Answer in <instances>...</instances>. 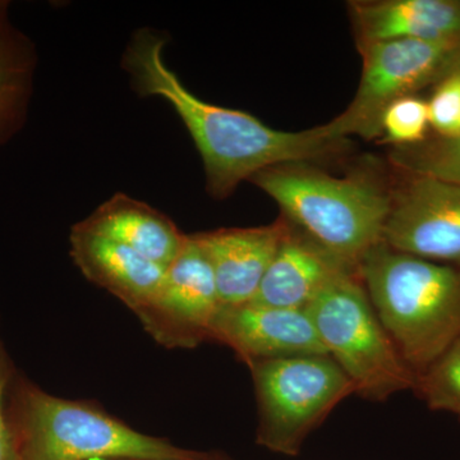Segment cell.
Masks as SVG:
<instances>
[{
	"mask_svg": "<svg viewBox=\"0 0 460 460\" xmlns=\"http://www.w3.org/2000/svg\"><path fill=\"white\" fill-rule=\"evenodd\" d=\"M166 39L150 29L133 35L122 66L142 98L164 99L180 115L198 147L206 189L223 199L243 181L274 166L302 164L337 154L347 146L329 123L301 132L271 128L246 111L210 104L190 93L166 66Z\"/></svg>",
	"mask_w": 460,
	"mask_h": 460,
	"instance_id": "cell-1",
	"label": "cell"
},
{
	"mask_svg": "<svg viewBox=\"0 0 460 460\" xmlns=\"http://www.w3.org/2000/svg\"><path fill=\"white\" fill-rule=\"evenodd\" d=\"M4 410L20 460H199L208 456L136 431L96 402L51 395L17 372L5 392Z\"/></svg>",
	"mask_w": 460,
	"mask_h": 460,
	"instance_id": "cell-2",
	"label": "cell"
},
{
	"mask_svg": "<svg viewBox=\"0 0 460 460\" xmlns=\"http://www.w3.org/2000/svg\"><path fill=\"white\" fill-rule=\"evenodd\" d=\"M358 272L375 313L417 376L460 341V266L399 252L381 241L363 256Z\"/></svg>",
	"mask_w": 460,
	"mask_h": 460,
	"instance_id": "cell-3",
	"label": "cell"
},
{
	"mask_svg": "<svg viewBox=\"0 0 460 460\" xmlns=\"http://www.w3.org/2000/svg\"><path fill=\"white\" fill-rule=\"evenodd\" d=\"M251 181L288 223L353 268L383 241L392 195L367 178L332 177L302 163L266 169Z\"/></svg>",
	"mask_w": 460,
	"mask_h": 460,
	"instance_id": "cell-4",
	"label": "cell"
},
{
	"mask_svg": "<svg viewBox=\"0 0 460 460\" xmlns=\"http://www.w3.org/2000/svg\"><path fill=\"white\" fill-rule=\"evenodd\" d=\"M305 310L326 353L352 381L354 394L384 402L414 390L417 375L375 313L359 272L332 281Z\"/></svg>",
	"mask_w": 460,
	"mask_h": 460,
	"instance_id": "cell-5",
	"label": "cell"
},
{
	"mask_svg": "<svg viewBox=\"0 0 460 460\" xmlns=\"http://www.w3.org/2000/svg\"><path fill=\"white\" fill-rule=\"evenodd\" d=\"M259 422L256 444L296 456L330 413L354 394L349 377L329 354L270 359L248 366Z\"/></svg>",
	"mask_w": 460,
	"mask_h": 460,
	"instance_id": "cell-6",
	"label": "cell"
},
{
	"mask_svg": "<svg viewBox=\"0 0 460 460\" xmlns=\"http://www.w3.org/2000/svg\"><path fill=\"white\" fill-rule=\"evenodd\" d=\"M363 57L361 81L356 95L329 123L341 138L358 135L366 140L381 136V118L395 100L414 95L438 84L449 72L460 50L458 42L394 39L358 45Z\"/></svg>",
	"mask_w": 460,
	"mask_h": 460,
	"instance_id": "cell-7",
	"label": "cell"
},
{
	"mask_svg": "<svg viewBox=\"0 0 460 460\" xmlns=\"http://www.w3.org/2000/svg\"><path fill=\"white\" fill-rule=\"evenodd\" d=\"M219 305L210 261L195 235L187 234L180 255L166 268L155 298L136 316L157 344L192 349L208 341Z\"/></svg>",
	"mask_w": 460,
	"mask_h": 460,
	"instance_id": "cell-8",
	"label": "cell"
},
{
	"mask_svg": "<svg viewBox=\"0 0 460 460\" xmlns=\"http://www.w3.org/2000/svg\"><path fill=\"white\" fill-rule=\"evenodd\" d=\"M383 242L399 252L460 266V183L405 172L392 192Z\"/></svg>",
	"mask_w": 460,
	"mask_h": 460,
	"instance_id": "cell-9",
	"label": "cell"
},
{
	"mask_svg": "<svg viewBox=\"0 0 460 460\" xmlns=\"http://www.w3.org/2000/svg\"><path fill=\"white\" fill-rule=\"evenodd\" d=\"M208 341L230 348L248 366L270 359L328 354L305 308L246 302L220 305Z\"/></svg>",
	"mask_w": 460,
	"mask_h": 460,
	"instance_id": "cell-10",
	"label": "cell"
},
{
	"mask_svg": "<svg viewBox=\"0 0 460 460\" xmlns=\"http://www.w3.org/2000/svg\"><path fill=\"white\" fill-rule=\"evenodd\" d=\"M286 219L253 228L195 233L213 268L220 305L252 301L286 234Z\"/></svg>",
	"mask_w": 460,
	"mask_h": 460,
	"instance_id": "cell-11",
	"label": "cell"
},
{
	"mask_svg": "<svg viewBox=\"0 0 460 460\" xmlns=\"http://www.w3.org/2000/svg\"><path fill=\"white\" fill-rule=\"evenodd\" d=\"M71 257L96 286L137 314L155 298L166 269L113 239L75 224L69 235Z\"/></svg>",
	"mask_w": 460,
	"mask_h": 460,
	"instance_id": "cell-12",
	"label": "cell"
},
{
	"mask_svg": "<svg viewBox=\"0 0 460 460\" xmlns=\"http://www.w3.org/2000/svg\"><path fill=\"white\" fill-rule=\"evenodd\" d=\"M353 272H358V269L341 261L287 222L279 250L252 302L274 307L307 308L332 281Z\"/></svg>",
	"mask_w": 460,
	"mask_h": 460,
	"instance_id": "cell-13",
	"label": "cell"
},
{
	"mask_svg": "<svg viewBox=\"0 0 460 460\" xmlns=\"http://www.w3.org/2000/svg\"><path fill=\"white\" fill-rule=\"evenodd\" d=\"M358 45L411 39L460 44V0H385L352 5Z\"/></svg>",
	"mask_w": 460,
	"mask_h": 460,
	"instance_id": "cell-14",
	"label": "cell"
},
{
	"mask_svg": "<svg viewBox=\"0 0 460 460\" xmlns=\"http://www.w3.org/2000/svg\"><path fill=\"white\" fill-rule=\"evenodd\" d=\"M78 224L165 269L180 255L187 238L166 215L124 193L109 199Z\"/></svg>",
	"mask_w": 460,
	"mask_h": 460,
	"instance_id": "cell-15",
	"label": "cell"
},
{
	"mask_svg": "<svg viewBox=\"0 0 460 460\" xmlns=\"http://www.w3.org/2000/svg\"><path fill=\"white\" fill-rule=\"evenodd\" d=\"M36 59L32 42L12 23L8 3L0 2V146L25 122Z\"/></svg>",
	"mask_w": 460,
	"mask_h": 460,
	"instance_id": "cell-16",
	"label": "cell"
},
{
	"mask_svg": "<svg viewBox=\"0 0 460 460\" xmlns=\"http://www.w3.org/2000/svg\"><path fill=\"white\" fill-rule=\"evenodd\" d=\"M392 157L402 172L460 183V137L432 138L413 146L398 147Z\"/></svg>",
	"mask_w": 460,
	"mask_h": 460,
	"instance_id": "cell-17",
	"label": "cell"
},
{
	"mask_svg": "<svg viewBox=\"0 0 460 460\" xmlns=\"http://www.w3.org/2000/svg\"><path fill=\"white\" fill-rule=\"evenodd\" d=\"M414 392L429 410L447 411L460 420V341L417 376Z\"/></svg>",
	"mask_w": 460,
	"mask_h": 460,
	"instance_id": "cell-18",
	"label": "cell"
},
{
	"mask_svg": "<svg viewBox=\"0 0 460 460\" xmlns=\"http://www.w3.org/2000/svg\"><path fill=\"white\" fill-rule=\"evenodd\" d=\"M429 115L428 102L416 95L395 100L381 118V136L386 144L413 146L428 140Z\"/></svg>",
	"mask_w": 460,
	"mask_h": 460,
	"instance_id": "cell-19",
	"label": "cell"
},
{
	"mask_svg": "<svg viewBox=\"0 0 460 460\" xmlns=\"http://www.w3.org/2000/svg\"><path fill=\"white\" fill-rule=\"evenodd\" d=\"M429 126L441 138L460 137V74L445 75L428 100Z\"/></svg>",
	"mask_w": 460,
	"mask_h": 460,
	"instance_id": "cell-20",
	"label": "cell"
},
{
	"mask_svg": "<svg viewBox=\"0 0 460 460\" xmlns=\"http://www.w3.org/2000/svg\"><path fill=\"white\" fill-rule=\"evenodd\" d=\"M16 370L11 358L0 363V460H20L4 410L5 392Z\"/></svg>",
	"mask_w": 460,
	"mask_h": 460,
	"instance_id": "cell-21",
	"label": "cell"
},
{
	"mask_svg": "<svg viewBox=\"0 0 460 460\" xmlns=\"http://www.w3.org/2000/svg\"><path fill=\"white\" fill-rule=\"evenodd\" d=\"M456 71L459 72L460 74V50L458 51V54H456V58H454L452 66H450L449 72ZM447 72V74H449Z\"/></svg>",
	"mask_w": 460,
	"mask_h": 460,
	"instance_id": "cell-22",
	"label": "cell"
},
{
	"mask_svg": "<svg viewBox=\"0 0 460 460\" xmlns=\"http://www.w3.org/2000/svg\"><path fill=\"white\" fill-rule=\"evenodd\" d=\"M199 460H230L228 458H226L224 456H219V454L217 453H208V456H204V458Z\"/></svg>",
	"mask_w": 460,
	"mask_h": 460,
	"instance_id": "cell-23",
	"label": "cell"
},
{
	"mask_svg": "<svg viewBox=\"0 0 460 460\" xmlns=\"http://www.w3.org/2000/svg\"><path fill=\"white\" fill-rule=\"evenodd\" d=\"M9 358L7 350H5L4 345H3L2 339H0V363L4 361V359Z\"/></svg>",
	"mask_w": 460,
	"mask_h": 460,
	"instance_id": "cell-24",
	"label": "cell"
}]
</instances>
